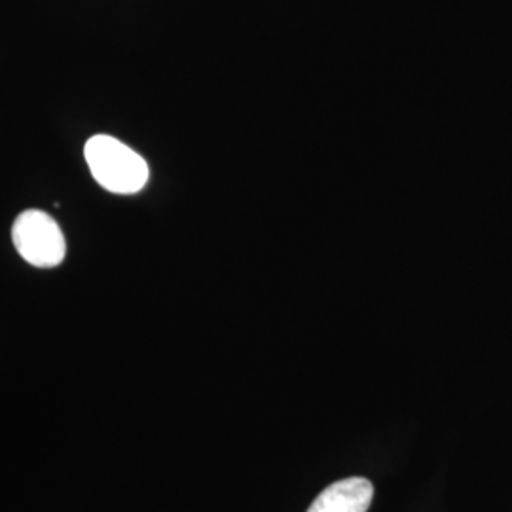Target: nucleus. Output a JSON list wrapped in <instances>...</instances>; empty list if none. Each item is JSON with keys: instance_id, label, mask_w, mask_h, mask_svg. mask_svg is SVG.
Returning <instances> with one entry per match:
<instances>
[{"instance_id": "1", "label": "nucleus", "mask_w": 512, "mask_h": 512, "mask_svg": "<svg viewBox=\"0 0 512 512\" xmlns=\"http://www.w3.org/2000/svg\"><path fill=\"white\" fill-rule=\"evenodd\" d=\"M93 179L112 194H137L148 183L143 156L110 135H95L84 148Z\"/></svg>"}, {"instance_id": "2", "label": "nucleus", "mask_w": 512, "mask_h": 512, "mask_svg": "<svg viewBox=\"0 0 512 512\" xmlns=\"http://www.w3.org/2000/svg\"><path fill=\"white\" fill-rule=\"evenodd\" d=\"M12 239L21 258L35 268H55L67 253L59 224L38 209L19 215L12 226Z\"/></svg>"}, {"instance_id": "3", "label": "nucleus", "mask_w": 512, "mask_h": 512, "mask_svg": "<svg viewBox=\"0 0 512 512\" xmlns=\"http://www.w3.org/2000/svg\"><path fill=\"white\" fill-rule=\"evenodd\" d=\"M374 497V486L361 476L338 480L315 497L306 512H366Z\"/></svg>"}]
</instances>
